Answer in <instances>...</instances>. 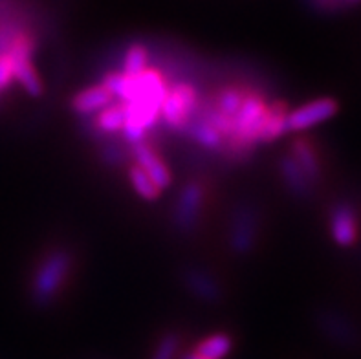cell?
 Instances as JSON below:
<instances>
[{
    "mask_svg": "<svg viewBox=\"0 0 361 359\" xmlns=\"http://www.w3.org/2000/svg\"><path fill=\"white\" fill-rule=\"evenodd\" d=\"M356 2H361V0H341V4L347 6V4H356Z\"/></svg>",
    "mask_w": 361,
    "mask_h": 359,
    "instance_id": "obj_21",
    "label": "cell"
},
{
    "mask_svg": "<svg viewBox=\"0 0 361 359\" xmlns=\"http://www.w3.org/2000/svg\"><path fill=\"white\" fill-rule=\"evenodd\" d=\"M329 231L339 248H350L356 244L360 222L356 209L348 202H339L332 207L329 214Z\"/></svg>",
    "mask_w": 361,
    "mask_h": 359,
    "instance_id": "obj_8",
    "label": "cell"
},
{
    "mask_svg": "<svg viewBox=\"0 0 361 359\" xmlns=\"http://www.w3.org/2000/svg\"><path fill=\"white\" fill-rule=\"evenodd\" d=\"M183 136L189 138L192 145L198 147L204 152H209V154H222V150H224V138L220 136L219 130L213 125H209L198 112L191 119Z\"/></svg>",
    "mask_w": 361,
    "mask_h": 359,
    "instance_id": "obj_12",
    "label": "cell"
},
{
    "mask_svg": "<svg viewBox=\"0 0 361 359\" xmlns=\"http://www.w3.org/2000/svg\"><path fill=\"white\" fill-rule=\"evenodd\" d=\"M192 351L206 359H224L233 351V337L226 332H213L202 337Z\"/></svg>",
    "mask_w": 361,
    "mask_h": 359,
    "instance_id": "obj_14",
    "label": "cell"
},
{
    "mask_svg": "<svg viewBox=\"0 0 361 359\" xmlns=\"http://www.w3.org/2000/svg\"><path fill=\"white\" fill-rule=\"evenodd\" d=\"M90 119V134L99 138V140H109V138H121L125 123L123 105L114 101L112 105L92 116Z\"/></svg>",
    "mask_w": 361,
    "mask_h": 359,
    "instance_id": "obj_13",
    "label": "cell"
},
{
    "mask_svg": "<svg viewBox=\"0 0 361 359\" xmlns=\"http://www.w3.org/2000/svg\"><path fill=\"white\" fill-rule=\"evenodd\" d=\"M180 345L182 337L178 332H165L151 352V359H178Z\"/></svg>",
    "mask_w": 361,
    "mask_h": 359,
    "instance_id": "obj_17",
    "label": "cell"
},
{
    "mask_svg": "<svg viewBox=\"0 0 361 359\" xmlns=\"http://www.w3.org/2000/svg\"><path fill=\"white\" fill-rule=\"evenodd\" d=\"M262 219L261 211L253 202L240 200L229 213L226 242L235 257H247L259 244Z\"/></svg>",
    "mask_w": 361,
    "mask_h": 359,
    "instance_id": "obj_3",
    "label": "cell"
},
{
    "mask_svg": "<svg viewBox=\"0 0 361 359\" xmlns=\"http://www.w3.org/2000/svg\"><path fill=\"white\" fill-rule=\"evenodd\" d=\"M314 8L321 9V11H334L338 9L341 4V0H308Z\"/></svg>",
    "mask_w": 361,
    "mask_h": 359,
    "instance_id": "obj_19",
    "label": "cell"
},
{
    "mask_svg": "<svg viewBox=\"0 0 361 359\" xmlns=\"http://www.w3.org/2000/svg\"><path fill=\"white\" fill-rule=\"evenodd\" d=\"M180 279H182V286L189 291V296L206 305H215L224 297L222 282L219 281V277L202 266H188Z\"/></svg>",
    "mask_w": 361,
    "mask_h": 359,
    "instance_id": "obj_7",
    "label": "cell"
},
{
    "mask_svg": "<svg viewBox=\"0 0 361 359\" xmlns=\"http://www.w3.org/2000/svg\"><path fill=\"white\" fill-rule=\"evenodd\" d=\"M182 359H206V358H202V355L197 354L195 351H189L182 355Z\"/></svg>",
    "mask_w": 361,
    "mask_h": 359,
    "instance_id": "obj_20",
    "label": "cell"
},
{
    "mask_svg": "<svg viewBox=\"0 0 361 359\" xmlns=\"http://www.w3.org/2000/svg\"><path fill=\"white\" fill-rule=\"evenodd\" d=\"M207 185L200 180H188L176 193L173 209H171V226L182 237H191L200 228L207 209Z\"/></svg>",
    "mask_w": 361,
    "mask_h": 359,
    "instance_id": "obj_4",
    "label": "cell"
},
{
    "mask_svg": "<svg viewBox=\"0 0 361 359\" xmlns=\"http://www.w3.org/2000/svg\"><path fill=\"white\" fill-rule=\"evenodd\" d=\"M128 154H130L133 164L142 169L143 173L151 178L161 193L167 191L173 185L174 176L169 164L158 152V149L152 143H149V140L140 141V143H134V145L128 147Z\"/></svg>",
    "mask_w": 361,
    "mask_h": 359,
    "instance_id": "obj_6",
    "label": "cell"
},
{
    "mask_svg": "<svg viewBox=\"0 0 361 359\" xmlns=\"http://www.w3.org/2000/svg\"><path fill=\"white\" fill-rule=\"evenodd\" d=\"M114 101L116 99L112 97L109 88L99 81L75 92L72 99H70V110L79 118L88 119L103 109H106L109 105H112Z\"/></svg>",
    "mask_w": 361,
    "mask_h": 359,
    "instance_id": "obj_9",
    "label": "cell"
},
{
    "mask_svg": "<svg viewBox=\"0 0 361 359\" xmlns=\"http://www.w3.org/2000/svg\"><path fill=\"white\" fill-rule=\"evenodd\" d=\"M151 66V50L143 42H133L125 48L119 63V72L125 75H136Z\"/></svg>",
    "mask_w": 361,
    "mask_h": 359,
    "instance_id": "obj_15",
    "label": "cell"
},
{
    "mask_svg": "<svg viewBox=\"0 0 361 359\" xmlns=\"http://www.w3.org/2000/svg\"><path fill=\"white\" fill-rule=\"evenodd\" d=\"M279 176L284 189L293 198H312V195L316 191V185L308 180L307 174L302 173V169L288 152L281 156L279 159Z\"/></svg>",
    "mask_w": 361,
    "mask_h": 359,
    "instance_id": "obj_11",
    "label": "cell"
},
{
    "mask_svg": "<svg viewBox=\"0 0 361 359\" xmlns=\"http://www.w3.org/2000/svg\"><path fill=\"white\" fill-rule=\"evenodd\" d=\"M288 154L298 162L308 180L316 187L319 185L325 171H323V159H321V152L317 150L316 143L307 136L295 138L290 145Z\"/></svg>",
    "mask_w": 361,
    "mask_h": 359,
    "instance_id": "obj_10",
    "label": "cell"
},
{
    "mask_svg": "<svg viewBox=\"0 0 361 359\" xmlns=\"http://www.w3.org/2000/svg\"><path fill=\"white\" fill-rule=\"evenodd\" d=\"M339 105L334 97H316L295 109L288 110L286 116V134H301L314 127L326 123L338 114Z\"/></svg>",
    "mask_w": 361,
    "mask_h": 359,
    "instance_id": "obj_5",
    "label": "cell"
},
{
    "mask_svg": "<svg viewBox=\"0 0 361 359\" xmlns=\"http://www.w3.org/2000/svg\"><path fill=\"white\" fill-rule=\"evenodd\" d=\"M15 85V73H13V61L9 57L8 51L0 54V105H2V97L9 88Z\"/></svg>",
    "mask_w": 361,
    "mask_h": 359,
    "instance_id": "obj_18",
    "label": "cell"
},
{
    "mask_svg": "<svg viewBox=\"0 0 361 359\" xmlns=\"http://www.w3.org/2000/svg\"><path fill=\"white\" fill-rule=\"evenodd\" d=\"M127 180H128V185H130V189L134 191V195L137 196V198H142L143 202H156L160 200L161 196V191L156 187V183L152 182L151 178L147 176L145 173H143L142 169L137 167V165L130 164L127 167Z\"/></svg>",
    "mask_w": 361,
    "mask_h": 359,
    "instance_id": "obj_16",
    "label": "cell"
},
{
    "mask_svg": "<svg viewBox=\"0 0 361 359\" xmlns=\"http://www.w3.org/2000/svg\"><path fill=\"white\" fill-rule=\"evenodd\" d=\"M169 92L160 112L161 127L174 134H183L202 103L200 88L191 79H169Z\"/></svg>",
    "mask_w": 361,
    "mask_h": 359,
    "instance_id": "obj_2",
    "label": "cell"
},
{
    "mask_svg": "<svg viewBox=\"0 0 361 359\" xmlns=\"http://www.w3.org/2000/svg\"><path fill=\"white\" fill-rule=\"evenodd\" d=\"M75 272V255L68 245H50L35 260L30 277V300L39 310H48L63 297Z\"/></svg>",
    "mask_w": 361,
    "mask_h": 359,
    "instance_id": "obj_1",
    "label": "cell"
}]
</instances>
